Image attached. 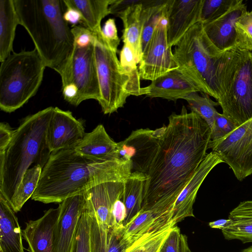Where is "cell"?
<instances>
[{
    "label": "cell",
    "mask_w": 252,
    "mask_h": 252,
    "mask_svg": "<svg viewBox=\"0 0 252 252\" xmlns=\"http://www.w3.org/2000/svg\"><path fill=\"white\" fill-rule=\"evenodd\" d=\"M42 167L37 165L29 168L25 173L9 205L17 213L25 203L31 198L36 189Z\"/></svg>",
    "instance_id": "cell-32"
},
{
    "label": "cell",
    "mask_w": 252,
    "mask_h": 252,
    "mask_svg": "<svg viewBox=\"0 0 252 252\" xmlns=\"http://www.w3.org/2000/svg\"><path fill=\"white\" fill-rule=\"evenodd\" d=\"M184 99L187 101L191 111L203 119L211 129L217 112L215 107L219 105L218 102L212 100L207 94L200 95L197 92L190 94Z\"/></svg>",
    "instance_id": "cell-33"
},
{
    "label": "cell",
    "mask_w": 252,
    "mask_h": 252,
    "mask_svg": "<svg viewBox=\"0 0 252 252\" xmlns=\"http://www.w3.org/2000/svg\"><path fill=\"white\" fill-rule=\"evenodd\" d=\"M239 0H204L201 21L203 24L212 21L225 13Z\"/></svg>",
    "instance_id": "cell-36"
},
{
    "label": "cell",
    "mask_w": 252,
    "mask_h": 252,
    "mask_svg": "<svg viewBox=\"0 0 252 252\" xmlns=\"http://www.w3.org/2000/svg\"><path fill=\"white\" fill-rule=\"evenodd\" d=\"M187 252H192L190 249H189V247L188 248Z\"/></svg>",
    "instance_id": "cell-47"
},
{
    "label": "cell",
    "mask_w": 252,
    "mask_h": 252,
    "mask_svg": "<svg viewBox=\"0 0 252 252\" xmlns=\"http://www.w3.org/2000/svg\"><path fill=\"white\" fill-rule=\"evenodd\" d=\"M228 220L221 229L225 239L252 242V200L240 202L230 212Z\"/></svg>",
    "instance_id": "cell-24"
},
{
    "label": "cell",
    "mask_w": 252,
    "mask_h": 252,
    "mask_svg": "<svg viewBox=\"0 0 252 252\" xmlns=\"http://www.w3.org/2000/svg\"><path fill=\"white\" fill-rule=\"evenodd\" d=\"M66 10L63 14L65 21L71 27L80 25L82 22V16L80 12L76 9L69 6H66Z\"/></svg>",
    "instance_id": "cell-44"
},
{
    "label": "cell",
    "mask_w": 252,
    "mask_h": 252,
    "mask_svg": "<svg viewBox=\"0 0 252 252\" xmlns=\"http://www.w3.org/2000/svg\"><path fill=\"white\" fill-rule=\"evenodd\" d=\"M146 180L145 174L134 171L123 182L122 199L126 210L124 225L141 210Z\"/></svg>",
    "instance_id": "cell-29"
},
{
    "label": "cell",
    "mask_w": 252,
    "mask_h": 252,
    "mask_svg": "<svg viewBox=\"0 0 252 252\" xmlns=\"http://www.w3.org/2000/svg\"><path fill=\"white\" fill-rule=\"evenodd\" d=\"M239 126L234 122L223 114L217 112L215 115L214 126L211 129L210 140L214 141L221 139Z\"/></svg>",
    "instance_id": "cell-38"
},
{
    "label": "cell",
    "mask_w": 252,
    "mask_h": 252,
    "mask_svg": "<svg viewBox=\"0 0 252 252\" xmlns=\"http://www.w3.org/2000/svg\"><path fill=\"white\" fill-rule=\"evenodd\" d=\"M63 98L67 102L75 106L81 103L79 100V93L77 87L73 84H68L62 87Z\"/></svg>",
    "instance_id": "cell-43"
},
{
    "label": "cell",
    "mask_w": 252,
    "mask_h": 252,
    "mask_svg": "<svg viewBox=\"0 0 252 252\" xmlns=\"http://www.w3.org/2000/svg\"><path fill=\"white\" fill-rule=\"evenodd\" d=\"M160 131V128L133 131L126 139L117 143V158L131 161L132 172L146 175L157 152Z\"/></svg>",
    "instance_id": "cell-12"
},
{
    "label": "cell",
    "mask_w": 252,
    "mask_h": 252,
    "mask_svg": "<svg viewBox=\"0 0 252 252\" xmlns=\"http://www.w3.org/2000/svg\"><path fill=\"white\" fill-rule=\"evenodd\" d=\"M143 94L150 98H161L176 101L184 99L198 88L178 68L171 71L143 87Z\"/></svg>",
    "instance_id": "cell-20"
},
{
    "label": "cell",
    "mask_w": 252,
    "mask_h": 252,
    "mask_svg": "<svg viewBox=\"0 0 252 252\" xmlns=\"http://www.w3.org/2000/svg\"><path fill=\"white\" fill-rule=\"evenodd\" d=\"M53 110L48 107L25 117L0 155V194L9 204L30 166L34 163L43 168L49 158L46 134Z\"/></svg>",
    "instance_id": "cell-4"
},
{
    "label": "cell",
    "mask_w": 252,
    "mask_h": 252,
    "mask_svg": "<svg viewBox=\"0 0 252 252\" xmlns=\"http://www.w3.org/2000/svg\"><path fill=\"white\" fill-rule=\"evenodd\" d=\"M115 142L108 134L102 125H98L74 148L82 156L97 160L117 158Z\"/></svg>",
    "instance_id": "cell-21"
},
{
    "label": "cell",
    "mask_w": 252,
    "mask_h": 252,
    "mask_svg": "<svg viewBox=\"0 0 252 252\" xmlns=\"http://www.w3.org/2000/svg\"><path fill=\"white\" fill-rule=\"evenodd\" d=\"M174 46L173 52L178 69L200 93L217 100L216 64L220 52L206 34L203 23L199 22L192 26Z\"/></svg>",
    "instance_id": "cell-7"
},
{
    "label": "cell",
    "mask_w": 252,
    "mask_h": 252,
    "mask_svg": "<svg viewBox=\"0 0 252 252\" xmlns=\"http://www.w3.org/2000/svg\"><path fill=\"white\" fill-rule=\"evenodd\" d=\"M123 192V183L114 182L99 184L84 191L86 205L102 229L111 230L112 206L117 199L122 197Z\"/></svg>",
    "instance_id": "cell-15"
},
{
    "label": "cell",
    "mask_w": 252,
    "mask_h": 252,
    "mask_svg": "<svg viewBox=\"0 0 252 252\" xmlns=\"http://www.w3.org/2000/svg\"><path fill=\"white\" fill-rule=\"evenodd\" d=\"M122 198H119L115 201L112 209L113 223L111 230L116 232L123 231L126 217V208Z\"/></svg>",
    "instance_id": "cell-40"
},
{
    "label": "cell",
    "mask_w": 252,
    "mask_h": 252,
    "mask_svg": "<svg viewBox=\"0 0 252 252\" xmlns=\"http://www.w3.org/2000/svg\"><path fill=\"white\" fill-rule=\"evenodd\" d=\"M176 224L171 221L155 227L135 241L124 252H159L162 245Z\"/></svg>",
    "instance_id": "cell-31"
},
{
    "label": "cell",
    "mask_w": 252,
    "mask_h": 252,
    "mask_svg": "<svg viewBox=\"0 0 252 252\" xmlns=\"http://www.w3.org/2000/svg\"><path fill=\"white\" fill-rule=\"evenodd\" d=\"M0 63V108L11 113L35 95L42 82L46 66L35 48L13 51Z\"/></svg>",
    "instance_id": "cell-6"
},
{
    "label": "cell",
    "mask_w": 252,
    "mask_h": 252,
    "mask_svg": "<svg viewBox=\"0 0 252 252\" xmlns=\"http://www.w3.org/2000/svg\"><path fill=\"white\" fill-rule=\"evenodd\" d=\"M241 252H252V246L244 249Z\"/></svg>",
    "instance_id": "cell-46"
},
{
    "label": "cell",
    "mask_w": 252,
    "mask_h": 252,
    "mask_svg": "<svg viewBox=\"0 0 252 252\" xmlns=\"http://www.w3.org/2000/svg\"><path fill=\"white\" fill-rule=\"evenodd\" d=\"M170 221L160 218L152 210L141 209L124 225L122 241L129 247L146 233Z\"/></svg>",
    "instance_id": "cell-27"
},
{
    "label": "cell",
    "mask_w": 252,
    "mask_h": 252,
    "mask_svg": "<svg viewBox=\"0 0 252 252\" xmlns=\"http://www.w3.org/2000/svg\"><path fill=\"white\" fill-rule=\"evenodd\" d=\"M15 129L5 122L0 124V155L3 154L10 143Z\"/></svg>",
    "instance_id": "cell-42"
},
{
    "label": "cell",
    "mask_w": 252,
    "mask_h": 252,
    "mask_svg": "<svg viewBox=\"0 0 252 252\" xmlns=\"http://www.w3.org/2000/svg\"><path fill=\"white\" fill-rule=\"evenodd\" d=\"M22 236L16 213L0 194V252H24Z\"/></svg>",
    "instance_id": "cell-22"
},
{
    "label": "cell",
    "mask_w": 252,
    "mask_h": 252,
    "mask_svg": "<svg viewBox=\"0 0 252 252\" xmlns=\"http://www.w3.org/2000/svg\"><path fill=\"white\" fill-rule=\"evenodd\" d=\"M94 51L100 90L98 102L104 114H110L123 107L127 98L133 95L131 80L101 32L96 34Z\"/></svg>",
    "instance_id": "cell-8"
},
{
    "label": "cell",
    "mask_w": 252,
    "mask_h": 252,
    "mask_svg": "<svg viewBox=\"0 0 252 252\" xmlns=\"http://www.w3.org/2000/svg\"><path fill=\"white\" fill-rule=\"evenodd\" d=\"M144 1L139 0L137 3L128 6L116 15L122 20L123 23V43L130 47L138 64L142 56L141 15Z\"/></svg>",
    "instance_id": "cell-23"
},
{
    "label": "cell",
    "mask_w": 252,
    "mask_h": 252,
    "mask_svg": "<svg viewBox=\"0 0 252 252\" xmlns=\"http://www.w3.org/2000/svg\"><path fill=\"white\" fill-rule=\"evenodd\" d=\"M74 252H91L90 219L86 205L79 222Z\"/></svg>",
    "instance_id": "cell-37"
},
{
    "label": "cell",
    "mask_w": 252,
    "mask_h": 252,
    "mask_svg": "<svg viewBox=\"0 0 252 252\" xmlns=\"http://www.w3.org/2000/svg\"><path fill=\"white\" fill-rule=\"evenodd\" d=\"M59 213V206L50 208L39 219L26 222L22 233L30 252H54V232Z\"/></svg>",
    "instance_id": "cell-19"
},
{
    "label": "cell",
    "mask_w": 252,
    "mask_h": 252,
    "mask_svg": "<svg viewBox=\"0 0 252 252\" xmlns=\"http://www.w3.org/2000/svg\"><path fill=\"white\" fill-rule=\"evenodd\" d=\"M247 11L246 5L242 0H239L219 18L203 24L206 34L220 53L235 46V23Z\"/></svg>",
    "instance_id": "cell-18"
},
{
    "label": "cell",
    "mask_w": 252,
    "mask_h": 252,
    "mask_svg": "<svg viewBox=\"0 0 252 252\" xmlns=\"http://www.w3.org/2000/svg\"><path fill=\"white\" fill-rule=\"evenodd\" d=\"M71 30L74 43L79 47L87 46L95 41L96 34L81 25L71 27Z\"/></svg>",
    "instance_id": "cell-41"
},
{
    "label": "cell",
    "mask_w": 252,
    "mask_h": 252,
    "mask_svg": "<svg viewBox=\"0 0 252 252\" xmlns=\"http://www.w3.org/2000/svg\"><path fill=\"white\" fill-rule=\"evenodd\" d=\"M85 133L83 124L73 116L71 112L54 107L46 134L51 153L74 148Z\"/></svg>",
    "instance_id": "cell-14"
},
{
    "label": "cell",
    "mask_w": 252,
    "mask_h": 252,
    "mask_svg": "<svg viewBox=\"0 0 252 252\" xmlns=\"http://www.w3.org/2000/svg\"><path fill=\"white\" fill-rule=\"evenodd\" d=\"M94 42L83 47L74 43L68 58L55 70L61 76L62 87L68 84L77 87L80 103L91 99L98 101L100 98Z\"/></svg>",
    "instance_id": "cell-9"
},
{
    "label": "cell",
    "mask_w": 252,
    "mask_h": 252,
    "mask_svg": "<svg viewBox=\"0 0 252 252\" xmlns=\"http://www.w3.org/2000/svg\"><path fill=\"white\" fill-rule=\"evenodd\" d=\"M208 149L217 153L243 181L252 174V119L217 141L210 140Z\"/></svg>",
    "instance_id": "cell-10"
},
{
    "label": "cell",
    "mask_w": 252,
    "mask_h": 252,
    "mask_svg": "<svg viewBox=\"0 0 252 252\" xmlns=\"http://www.w3.org/2000/svg\"><path fill=\"white\" fill-rule=\"evenodd\" d=\"M101 34L107 45L116 52L120 43L115 20L109 18L101 28Z\"/></svg>",
    "instance_id": "cell-39"
},
{
    "label": "cell",
    "mask_w": 252,
    "mask_h": 252,
    "mask_svg": "<svg viewBox=\"0 0 252 252\" xmlns=\"http://www.w3.org/2000/svg\"><path fill=\"white\" fill-rule=\"evenodd\" d=\"M13 1L20 25L29 34L46 67L55 70L74 47L71 28L63 18V0Z\"/></svg>",
    "instance_id": "cell-3"
},
{
    "label": "cell",
    "mask_w": 252,
    "mask_h": 252,
    "mask_svg": "<svg viewBox=\"0 0 252 252\" xmlns=\"http://www.w3.org/2000/svg\"><path fill=\"white\" fill-rule=\"evenodd\" d=\"M20 21L13 0H0V61L13 51V44Z\"/></svg>",
    "instance_id": "cell-26"
},
{
    "label": "cell",
    "mask_w": 252,
    "mask_h": 252,
    "mask_svg": "<svg viewBox=\"0 0 252 252\" xmlns=\"http://www.w3.org/2000/svg\"><path fill=\"white\" fill-rule=\"evenodd\" d=\"M167 16L158 23L153 36L142 52L138 64L141 80L153 81L158 77L179 67L167 33Z\"/></svg>",
    "instance_id": "cell-11"
},
{
    "label": "cell",
    "mask_w": 252,
    "mask_h": 252,
    "mask_svg": "<svg viewBox=\"0 0 252 252\" xmlns=\"http://www.w3.org/2000/svg\"><path fill=\"white\" fill-rule=\"evenodd\" d=\"M222 162L224 161L217 153L212 151L207 154L173 205L171 219L176 224L187 217H194L193 205L200 187L211 171Z\"/></svg>",
    "instance_id": "cell-16"
},
{
    "label": "cell",
    "mask_w": 252,
    "mask_h": 252,
    "mask_svg": "<svg viewBox=\"0 0 252 252\" xmlns=\"http://www.w3.org/2000/svg\"><path fill=\"white\" fill-rule=\"evenodd\" d=\"M130 160L101 161L81 156L74 148L51 153L42 168L32 199L43 203H60L96 185L123 183L132 173Z\"/></svg>",
    "instance_id": "cell-2"
},
{
    "label": "cell",
    "mask_w": 252,
    "mask_h": 252,
    "mask_svg": "<svg viewBox=\"0 0 252 252\" xmlns=\"http://www.w3.org/2000/svg\"><path fill=\"white\" fill-rule=\"evenodd\" d=\"M228 221V219H220L210 222L209 223V225L212 228L221 229L227 224Z\"/></svg>",
    "instance_id": "cell-45"
},
{
    "label": "cell",
    "mask_w": 252,
    "mask_h": 252,
    "mask_svg": "<svg viewBox=\"0 0 252 252\" xmlns=\"http://www.w3.org/2000/svg\"><path fill=\"white\" fill-rule=\"evenodd\" d=\"M156 154L146 174L141 209L171 220L177 198L207 154L210 126L199 115L183 106L160 128Z\"/></svg>",
    "instance_id": "cell-1"
},
{
    "label": "cell",
    "mask_w": 252,
    "mask_h": 252,
    "mask_svg": "<svg viewBox=\"0 0 252 252\" xmlns=\"http://www.w3.org/2000/svg\"><path fill=\"white\" fill-rule=\"evenodd\" d=\"M87 209L90 219L91 252H124L128 246L122 241V233L102 229L93 213Z\"/></svg>",
    "instance_id": "cell-28"
},
{
    "label": "cell",
    "mask_w": 252,
    "mask_h": 252,
    "mask_svg": "<svg viewBox=\"0 0 252 252\" xmlns=\"http://www.w3.org/2000/svg\"><path fill=\"white\" fill-rule=\"evenodd\" d=\"M84 192L69 197L59 203L54 252H74L79 222L85 208Z\"/></svg>",
    "instance_id": "cell-13"
},
{
    "label": "cell",
    "mask_w": 252,
    "mask_h": 252,
    "mask_svg": "<svg viewBox=\"0 0 252 252\" xmlns=\"http://www.w3.org/2000/svg\"><path fill=\"white\" fill-rule=\"evenodd\" d=\"M119 61L121 66L130 78L133 95H143L138 63L133 51L127 44H124L120 51Z\"/></svg>",
    "instance_id": "cell-34"
},
{
    "label": "cell",
    "mask_w": 252,
    "mask_h": 252,
    "mask_svg": "<svg viewBox=\"0 0 252 252\" xmlns=\"http://www.w3.org/2000/svg\"><path fill=\"white\" fill-rule=\"evenodd\" d=\"M236 47L252 52V10L245 12L236 22Z\"/></svg>",
    "instance_id": "cell-35"
},
{
    "label": "cell",
    "mask_w": 252,
    "mask_h": 252,
    "mask_svg": "<svg viewBox=\"0 0 252 252\" xmlns=\"http://www.w3.org/2000/svg\"><path fill=\"white\" fill-rule=\"evenodd\" d=\"M66 6L78 10L82 16L81 25L95 34L101 32V22L110 14L113 0H63Z\"/></svg>",
    "instance_id": "cell-25"
},
{
    "label": "cell",
    "mask_w": 252,
    "mask_h": 252,
    "mask_svg": "<svg viewBox=\"0 0 252 252\" xmlns=\"http://www.w3.org/2000/svg\"><path fill=\"white\" fill-rule=\"evenodd\" d=\"M204 0H169L167 33L171 48L194 24L200 22Z\"/></svg>",
    "instance_id": "cell-17"
},
{
    "label": "cell",
    "mask_w": 252,
    "mask_h": 252,
    "mask_svg": "<svg viewBox=\"0 0 252 252\" xmlns=\"http://www.w3.org/2000/svg\"><path fill=\"white\" fill-rule=\"evenodd\" d=\"M169 0H145L141 15L142 52L151 39L160 19L167 16Z\"/></svg>",
    "instance_id": "cell-30"
},
{
    "label": "cell",
    "mask_w": 252,
    "mask_h": 252,
    "mask_svg": "<svg viewBox=\"0 0 252 252\" xmlns=\"http://www.w3.org/2000/svg\"><path fill=\"white\" fill-rule=\"evenodd\" d=\"M216 67L217 102L240 126L252 119V52L234 46L219 54Z\"/></svg>",
    "instance_id": "cell-5"
}]
</instances>
